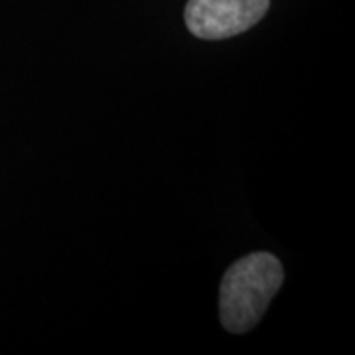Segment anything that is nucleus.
<instances>
[{
	"label": "nucleus",
	"mask_w": 355,
	"mask_h": 355,
	"mask_svg": "<svg viewBox=\"0 0 355 355\" xmlns=\"http://www.w3.org/2000/svg\"><path fill=\"white\" fill-rule=\"evenodd\" d=\"M284 270L277 257L251 253L229 266L219 288V314L229 331L243 334L257 326L279 292Z\"/></svg>",
	"instance_id": "1"
},
{
	"label": "nucleus",
	"mask_w": 355,
	"mask_h": 355,
	"mask_svg": "<svg viewBox=\"0 0 355 355\" xmlns=\"http://www.w3.org/2000/svg\"><path fill=\"white\" fill-rule=\"evenodd\" d=\"M270 0H188L186 26L202 40H225L253 28Z\"/></svg>",
	"instance_id": "2"
}]
</instances>
